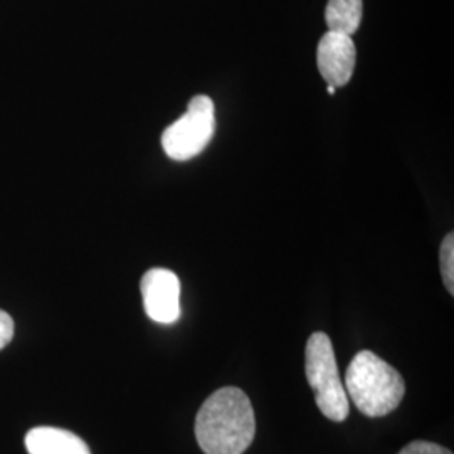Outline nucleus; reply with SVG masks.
I'll list each match as a JSON object with an SVG mask.
<instances>
[{
	"mask_svg": "<svg viewBox=\"0 0 454 454\" xmlns=\"http://www.w3.org/2000/svg\"><path fill=\"white\" fill-rule=\"evenodd\" d=\"M256 436L254 409L238 387L209 395L195 418V439L204 454H243Z\"/></svg>",
	"mask_w": 454,
	"mask_h": 454,
	"instance_id": "f257e3e1",
	"label": "nucleus"
},
{
	"mask_svg": "<svg viewBox=\"0 0 454 454\" xmlns=\"http://www.w3.org/2000/svg\"><path fill=\"white\" fill-rule=\"evenodd\" d=\"M343 387L367 418H384L394 412L406 394L404 377L371 350H362L352 358Z\"/></svg>",
	"mask_w": 454,
	"mask_h": 454,
	"instance_id": "f03ea898",
	"label": "nucleus"
},
{
	"mask_svg": "<svg viewBox=\"0 0 454 454\" xmlns=\"http://www.w3.org/2000/svg\"><path fill=\"white\" fill-rule=\"evenodd\" d=\"M305 373L309 387L315 390L317 406L325 418L333 422L345 421L350 412V403L341 384L333 345L324 332H315L309 339Z\"/></svg>",
	"mask_w": 454,
	"mask_h": 454,
	"instance_id": "7ed1b4c3",
	"label": "nucleus"
},
{
	"mask_svg": "<svg viewBox=\"0 0 454 454\" xmlns=\"http://www.w3.org/2000/svg\"><path fill=\"white\" fill-rule=\"evenodd\" d=\"M214 131L215 110L211 98L194 97L189 101L187 112L163 131V152L177 162L191 160L209 145Z\"/></svg>",
	"mask_w": 454,
	"mask_h": 454,
	"instance_id": "20e7f679",
	"label": "nucleus"
},
{
	"mask_svg": "<svg viewBox=\"0 0 454 454\" xmlns=\"http://www.w3.org/2000/svg\"><path fill=\"white\" fill-rule=\"evenodd\" d=\"M142 298L150 320L172 325L180 318V279L170 270L153 268L142 278Z\"/></svg>",
	"mask_w": 454,
	"mask_h": 454,
	"instance_id": "39448f33",
	"label": "nucleus"
},
{
	"mask_svg": "<svg viewBox=\"0 0 454 454\" xmlns=\"http://www.w3.org/2000/svg\"><path fill=\"white\" fill-rule=\"evenodd\" d=\"M357 61V49L352 35L325 34L317 49V66L326 84L341 88L352 80Z\"/></svg>",
	"mask_w": 454,
	"mask_h": 454,
	"instance_id": "423d86ee",
	"label": "nucleus"
},
{
	"mask_svg": "<svg viewBox=\"0 0 454 454\" xmlns=\"http://www.w3.org/2000/svg\"><path fill=\"white\" fill-rule=\"evenodd\" d=\"M29 454H91L88 444L71 431L59 427H34L26 434Z\"/></svg>",
	"mask_w": 454,
	"mask_h": 454,
	"instance_id": "0eeeda50",
	"label": "nucleus"
},
{
	"mask_svg": "<svg viewBox=\"0 0 454 454\" xmlns=\"http://www.w3.org/2000/svg\"><path fill=\"white\" fill-rule=\"evenodd\" d=\"M362 0H328L325 9L326 27L332 33L354 35L362 22Z\"/></svg>",
	"mask_w": 454,
	"mask_h": 454,
	"instance_id": "6e6552de",
	"label": "nucleus"
},
{
	"mask_svg": "<svg viewBox=\"0 0 454 454\" xmlns=\"http://www.w3.org/2000/svg\"><path fill=\"white\" fill-rule=\"evenodd\" d=\"M439 264H441V275H442V283L446 286L448 293L454 294V234L450 232L439 249Z\"/></svg>",
	"mask_w": 454,
	"mask_h": 454,
	"instance_id": "1a4fd4ad",
	"label": "nucleus"
},
{
	"mask_svg": "<svg viewBox=\"0 0 454 454\" xmlns=\"http://www.w3.org/2000/svg\"><path fill=\"white\" fill-rule=\"evenodd\" d=\"M399 454H453L448 448L431 442V441H412L404 446Z\"/></svg>",
	"mask_w": 454,
	"mask_h": 454,
	"instance_id": "9d476101",
	"label": "nucleus"
},
{
	"mask_svg": "<svg viewBox=\"0 0 454 454\" xmlns=\"http://www.w3.org/2000/svg\"><path fill=\"white\" fill-rule=\"evenodd\" d=\"M14 320L9 313L0 309V350H4L14 339Z\"/></svg>",
	"mask_w": 454,
	"mask_h": 454,
	"instance_id": "9b49d317",
	"label": "nucleus"
},
{
	"mask_svg": "<svg viewBox=\"0 0 454 454\" xmlns=\"http://www.w3.org/2000/svg\"><path fill=\"white\" fill-rule=\"evenodd\" d=\"M326 91H328V95H335V91H337V88L333 86V84H326Z\"/></svg>",
	"mask_w": 454,
	"mask_h": 454,
	"instance_id": "f8f14e48",
	"label": "nucleus"
}]
</instances>
